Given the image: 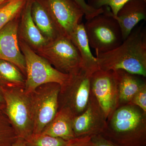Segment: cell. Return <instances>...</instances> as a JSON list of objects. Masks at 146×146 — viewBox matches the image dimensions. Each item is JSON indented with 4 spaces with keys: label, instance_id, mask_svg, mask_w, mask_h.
<instances>
[{
    "label": "cell",
    "instance_id": "cell-6",
    "mask_svg": "<svg viewBox=\"0 0 146 146\" xmlns=\"http://www.w3.org/2000/svg\"><path fill=\"white\" fill-rule=\"evenodd\" d=\"M19 44L25 60L26 93L29 94L45 84L56 83L61 85L67 80L69 75L57 70L21 39H19Z\"/></svg>",
    "mask_w": 146,
    "mask_h": 146
},
{
    "label": "cell",
    "instance_id": "cell-23",
    "mask_svg": "<svg viewBox=\"0 0 146 146\" xmlns=\"http://www.w3.org/2000/svg\"><path fill=\"white\" fill-rule=\"evenodd\" d=\"M129 0H87L88 4L96 9L109 7L114 16H117L120 9Z\"/></svg>",
    "mask_w": 146,
    "mask_h": 146
},
{
    "label": "cell",
    "instance_id": "cell-13",
    "mask_svg": "<svg viewBox=\"0 0 146 146\" xmlns=\"http://www.w3.org/2000/svg\"><path fill=\"white\" fill-rule=\"evenodd\" d=\"M113 16L119 25L124 41L139 22L146 20V1L129 0L120 9L117 16Z\"/></svg>",
    "mask_w": 146,
    "mask_h": 146
},
{
    "label": "cell",
    "instance_id": "cell-17",
    "mask_svg": "<svg viewBox=\"0 0 146 146\" xmlns=\"http://www.w3.org/2000/svg\"><path fill=\"white\" fill-rule=\"evenodd\" d=\"M74 115L68 109H61L42 131L43 134L69 141L75 138L73 129Z\"/></svg>",
    "mask_w": 146,
    "mask_h": 146
},
{
    "label": "cell",
    "instance_id": "cell-21",
    "mask_svg": "<svg viewBox=\"0 0 146 146\" xmlns=\"http://www.w3.org/2000/svg\"><path fill=\"white\" fill-rule=\"evenodd\" d=\"M18 137L3 109L0 107V146H10Z\"/></svg>",
    "mask_w": 146,
    "mask_h": 146
},
{
    "label": "cell",
    "instance_id": "cell-11",
    "mask_svg": "<svg viewBox=\"0 0 146 146\" xmlns=\"http://www.w3.org/2000/svg\"><path fill=\"white\" fill-rule=\"evenodd\" d=\"M103 111L91 92L90 99L83 113L75 117L73 129L75 138L92 137L101 134L106 126Z\"/></svg>",
    "mask_w": 146,
    "mask_h": 146
},
{
    "label": "cell",
    "instance_id": "cell-5",
    "mask_svg": "<svg viewBox=\"0 0 146 146\" xmlns=\"http://www.w3.org/2000/svg\"><path fill=\"white\" fill-rule=\"evenodd\" d=\"M92 74L82 67L69 75L67 80L60 85L58 110L68 109L74 117L83 113L88 106L91 96Z\"/></svg>",
    "mask_w": 146,
    "mask_h": 146
},
{
    "label": "cell",
    "instance_id": "cell-10",
    "mask_svg": "<svg viewBox=\"0 0 146 146\" xmlns=\"http://www.w3.org/2000/svg\"><path fill=\"white\" fill-rule=\"evenodd\" d=\"M55 25L60 35L70 38L84 16L73 0H45Z\"/></svg>",
    "mask_w": 146,
    "mask_h": 146
},
{
    "label": "cell",
    "instance_id": "cell-1",
    "mask_svg": "<svg viewBox=\"0 0 146 146\" xmlns=\"http://www.w3.org/2000/svg\"><path fill=\"white\" fill-rule=\"evenodd\" d=\"M143 25L133 29L116 48L106 52H96L100 70H123L146 78V31Z\"/></svg>",
    "mask_w": 146,
    "mask_h": 146
},
{
    "label": "cell",
    "instance_id": "cell-16",
    "mask_svg": "<svg viewBox=\"0 0 146 146\" xmlns=\"http://www.w3.org/2000/svg\"><path fill=\"white\" fill-rule=\"evenodd\" d=\"M116 71L119 89V107L128 104L135 94L146 86L145 78L119 70Z\"/></svg>",
    "mask_w": 146,
    "mask_h": 146
},
{
    "label": "cell",
    "instance_id": "cell-31",
    "mask_svg": "<svg viewBox=\"0 0 146 146\" xmlns=\"http://www.w3.org/2000/svg\"><path fill=\"white\" fill-rule=\"evenodd\" d=\"M7 0H0V5Z\"/></svg>",
    "mask_w": 146,
    "mask_h": 146
},
{
    "label": "cell",
    "instance_id": "cell-9",
    "mask_svg": "<svg viewBox=\"0 0 146 146\" xmlns=\"http://www.w3.org/2000/svg\"><path fill=\"white\" fill-rule=\"evenodd\" d=\"M91 90L107 120L119 107V89L116 71L100 69L93 73L91 78Z\"/></svg>",
    "mask_w": 146,
    "mask_h": 146
},
{
    "label": "cell",
    "instance_id": "cell-19",
    "mask_svg": "<svg viewBox=\"0 0 146 146\" xmlns=\"http://www.w3.org/2000/svg\"><path fill=\"white\" fill-rule=\"evenodd\" d=\"M25 76L17 66L7 60L0 59L1 85L25 87Z\"/></svg>",
    "mask_w": 146,
    "mask_h": 146
},
{
    "label": "cell",
    "instance_id": "cell-30",
    "mask_svg": "<svg viewBox=\"0 0 146 146\" xmlns=\"http://www.w3.org/2000/svg\"><path fill=\"white\" fill-rule=\"evenodd\" d=\"M9 1H10V0H7V1H5V2H4L1 5H0V9L2 8V7L3 6H4L7 3L9 2Z\"/></svg>",
    "mask_w": 146,
    "mask_h": 146
},
{
    "label": "cell",
    "instance_id": "cell-20",
    "mask_svg": "<svg viewBox=\"0 0 146 146\" xmlns=\"http://www.w3.org/2000/svg\"><path fill=\"white\" fill-rule=\"evenodd\" d=\"M27 0H10L0 9V29L21 15Z\"/></svg>",
    "mask_w": 146,
    "mask_h": 146
},
{
    "label": "cell",
    "instance_id": "cell-3",
    "mask_svg": "<svg viewBox=\"0 0 146 146\" xmlns=\"http://www.w3.org/2000/svg\"><path fill=\"white\" fill-rule=\"evenodd\" d=\"M5 101L3 110L18 137L27 140L33 133L29 94L25 87L2 85Z\"/></svg>",
    "mask_w": 146,
    "mask_h": 146
},
{
    "label": "cell",
    "instance_id": "cell-27",
    "mask_svg": "<svg viewBox=\"0 0 146 146\" xmlns=\"http://www.w3.org/2000/svg\"><path fill=\"white\" fill-rule=\"evenodd\" d=\"M91 140L94 146H119L105 138L102 134L92 136Z\"/></svg>",
    "mask_w": 146,
    "mask_h": 146
},
{
    "label": "cell",
    "instance_id": "cell-18",
    "mask_svg": "<svg viewBox=\"0 0 146 146\" xmlns=\"http://www.w3.org/2000/svg\"><path fill=\"white\" fill-rule=\"evenodd\" d=\"M70 39L78 50L83 67L91 74L100 70L96 58L91 52L83 23L76 27L71 35Z\"/></svg>",
    "mask_w": 146,
    "mask_h": 146
},
{
    "label": "cell",
    "instance_id": "cell-32",
    "mask_svg": "<svg viewBox=\"0 0 146 146\" xmlns=\"http://www.w3.org/2000/svg\"><path fill=\"white\" fill-rule=\"evenodd\" d=\"M145 1H146V0H145Z\"/></svg>",
    "mask_w": 146,
    "mask_h": 146
},
{
    "label": "cell",
    "instance_id": "cell-4",
    "mask_svg": "<svg viewBox=\"0 0 146 146\" xmlns=\"http://www.w3.org/2000/svg\"><path fill=\"white\" fill-rule=\"evenodd\" d=\"M104 12L87 20L84 29L90 46L96 52H107L116 48L123 41L119 25L109 7Z\"/></svg>",
    "mask_w": 146,
    "mask_h": 146
},
{
    "label": "cell",
    "instance_id": "cell-22",
    "mask_svg": "<svg viewBox=\"0 0 146 146\" xmlns=\"http://www.w3.org/2000/svg\"><path fill=\"white\" fill-rule=\"evenodd\" d=\"M27 146H66L68 141L43 134H33L25 140Z\"/></svg>",
    "mask_w": 146,
    "mask_h": 146
},
{
    "label": "cell",
    "instance_id": "cell-24",
    "mask_svg": "<svg viewBox=\"0 0 146 146\" xmlns=\"http://www.w3.org/2000/svg\"><path fill=\"white\" fill-rule=\"evenodd\" d=\"M80 7L86 20L103 13L104 8L96 9L88 4L86 0H73Z\"/></svg>",
    "mask_w": 146,
    "mask_h": 146
},
{
    "label": "cell",
    "instance_id": "cell-26",
    "mask_svg": "<svg viewBox=\"0 0 146 146\" xmlns=\"http://www.w3.org/2000/svg\"><path fill=\"white\" fill-rule=\"evenodd\" d=\"M66 146H94L91 137L75 138L68 141Z\"/></svg>",
    "mask_w": 146,
    "mask_h": 146
},
{
    "label": "cell",
    "instance_id": "cell-2",
    "mask_svg": "<svg viewBox=\"0 0 146 146\" xmlns=\"http://www.w3.org/2000/svg\"><path fill=\"white\" fill-rule=\"evenodd\" d=\"M101 134L119 146H146V113L133 105L119 106Z\"/></svg>",
    "mask_w": 146,
    "mask_h": 146
},
{
    "label": "cell",
    "instance_id": "cell-8",
    "mask_svg": "<svg viewBox=\"0 0 146 146\" xmlns=\"http://www.w3.org/2000/svg\"><path fill=\"white\" fill-rule=\"evenodd\" d=\"M60 88L59 84H45L28 94L33 121V134L42 133L57 113Z\"/></svg>",
    "mask_w": 146,
    "mask_h": 146
},
{
    "label": "cell",
    "instance_id": "cell-12",
    "mask_svg": "<svg viewBox=\"0 0 146 146\" xmlns=\"http://www.w3.org/2000/svg\"><path fill=\"white\" fill-rule=\"evenodd\" d=\"M20 16L14 18L0 29V59L13 63L26 76L25 60L20 49L18 39Z\"/></svg>",
    "mask_w": 146,
    "mask_h": 146
},
{
    "label": "cell",
    "instance_id": "cell-28",
    "mask_svg": "<svg viewBox=\"0 0 146 146\" xmlns=\"http://www.w3.org/2000/svg\"><path fill=\"white\" fill-rule=\"evenodd\" d=\"M9 146H27L25 140L23 138H21V137H18L17 140H16L14 143L11 145Z\"/></svg>",
    "mask_w": 146,
    "mask_h": 146
},
{
    "label": "cell",
    "instance_id": "cell-25",
    "mask_svg": "<svg viewBox=\"0 0 146 146\" xmlns=\"http://www.w3.org/2000/svg\"><path fill=\"white\" fill-rule=\"evenodd\" d=\"M129 104L138 106L146 113V85L135 94Z\"/></svg>",
    "mask_w": 146,
    "mask_h": 146
},
{
    "label": "cell",
    "instance_id": "cell-29",
    "mask_svg": "<svg viewBox=\"0 0 146 146\" xmlns=\"http://www.w3.org/2000/svg\"><path fill=\"white\" fill-rule=\"evenodd\" d=\"M5 106V101L3 94L2 85L0 84V107L4 109Z\"/></svg>",
    "mask_w": 146,
    "mask_h": 146
},
{
    "label": "cell",
    "instance_id": "cell-7",
    "mask_svg": "<svg viewBox=\"0 0 146 146\" xmlns=\"http://www.w3.org/2000/svg\"><path fill=\"white\" fill-rule=\"evenodd\" d=\"M60 72L70 75L83 67L78 50L70 38L60 36L34 51Z\"/></svg>",
    "mask_w": 146,
    "mask_h": 146
},
{
    "label": "cell",
    "instance_id": "cell-14",
    "mask_svg": "<svg viewBox=\"0 0 146 146\" xmlns=\"http://www.w3.org/2000/svg\"><path fill=\"white\" fill-rule=\"evenodd\" d=\"M32 0H27L20 16L18 27V39L34 51L44 46L48 41L44 37L35 24L31 16Z\"/></svg>",
    "mask_w": 146,
    "mask_h": 146
},
{
    "label": "cell",
    "instance_id": "cell-15",
    "mask_svg": "<svg viewBox=\"0 0 146 146\" xmlns=\"http://www.w3.org/2000/svg\"><path fill=\"white\" fill-rule=\"evenodd\" d=\"M32 18L41 34L48 41L60 35L55 25L45 0H32Z\"/></svg>",
    "mask_w": 146,
    "mask_h": 146
}]
</instances>
